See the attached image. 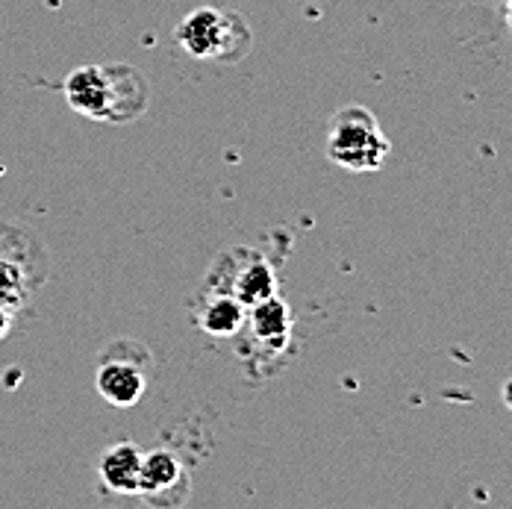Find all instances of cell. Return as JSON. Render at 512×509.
Here are the masks:
<instances>
[{
  "label": "cell",
  "mask_w": 512,
  "mask_h": 509,
  "mask_svg": "<svg viewBox=\"0 0 512 509\" xmlns=\"http://www.w3.org/2000/svg\"><path fill=\"white\" fill-rule=\"evenodd\" d=\"M392 153V142L380 121L365 106H345L327 127V156L348 171H380Z\"/></svg>",
  "instance_id": "1"
},
{
  "label": "cell",
  "mask_w": 512,
  "mask_h": 509,
  "mask_svg": "<svg viewBox=\"0 0 512 509\" xmlns=\"http://www.w3.org/2000/svg\"><path fill=\"white\" fill-rule=\"evenodd\" d=\"M177 45L195 59H215V62H239L251 53V27L239 12L221 9H195L177 24Z\"/></svg>",
  "instance_id": "2"
},
{
  "label": "cell",
  "mask_w": 512,
  "mask_h": 509,
  "mask_svg": "<svg viewBox=\"0 0 512 509\" xmlns=\"http://www.w3.org/2000/svg\"><path fill=\"white\" fill-rule=\"evenodd\" d=\"M139 495L154 507H180L189 498V477L180 457L165 448L145 454Z\"/></svg>",
  "instance_id": "3"
},
{
  "label": "cell",
  "mask_w": 512,
  "mask_h": 509,
  "mask_svg": "<svg viewBox=\"0 0 512 509\" xmlns=\"http://www.w3.org/2000/svg\"><path fill=\"white\" fill-rule=\"evenodd\" d=\"M148 365L151 362H133V359L118 357L115 351H109V357H103L98 377H95L103 401L118 409L136 407L148 389V374H145Z\"/></svg>",
  "instance_id": "4"
},
{
  "label": "cell",
  "mask_w": 512,
  "mask_h": 509,
  "mask_svg": "<svg viewBox=\"0 0 512 509\" xmlns=\"http://www.w3.org/2000/svg\"><path fill=\"white\" fill-rule=\"evenodd\" d=\"M106 80H109V109H106V121L109 124H127L136 121L151 101V89L148 80L139 68L127 65V62H112L103 65Z\"/></svg>",
  "instance_id": "5"
},
{
  "label": "cell",
  "mask_w": 512,
  "mask_h": 509,
  "mask_svg": "<svg viewBox=\"0 0 512 509\" xmlns=\"http://www.w3.org/2000/svg\"><path fill=\"white\" fill-rule=\"evenodd\" d=\"M65 101L74 112L106 121V109H109V80L103 65H80L68 74L65 80Z\"/></svg>",
  "instance_id": "6"
},
{
  "label": "cell",
  "mask_w": 512,
  "mask_h": 509,
  "mask_svg": "<svg viewBox=\"0 0 512 509\" xmlns=\"http://www.w3.org/2000/svg\"><path fill=\"white\" fill-rule=\"evenodd\" d=\"M251 333L256 342H262L265 348H286L292 339V309L283 298L271 295L259 304L248 306V318Z\"/></svg>",
  "instance_id": "7"
},
{
  "label": "cell",
  "mask_w": 512,
  "mask_h": 509,
  "mask_svg": "<svg viewBox=\"0 0 512 509\" xmlns=\"http://www.w3.org/2000/svg\"><path fill=\"white\" fill-rule=\"evenodd\" d=\"M142 451L130 442L112 445L101 457V483L115 495H139V477H142Z\"/></svg>",
  "instance_id": "8"
},
{
  "label": "cell",
  "mask_w": 512,
  "mask_h": 509,
  "mask_svg": "<svg viewBox=\"0 0 512 509\" xmlns=\"http://www.w3.org/2000/svg\"><path fill=\"white\" fill-rule=\"evenodd\" d=\"M245 318H248V306L242 304L239 298H233L230 292H224V289L206 295L201 312H198L201 330L215 336V339L236 336L245 327Z\"/></svg>",
  "instance_id": "9"
},
{
  "label": "cell",
  "mask_w": 512,
  "mask_h": 509,
  "mask_svg": "<svg viewBox=\"0 0 512 509\" xmlns=\"http://www.w3.org/2000/svg\"><path fill=\"white\" fill-rule=\"evenodd\" d=\"M224 292H230L245 306H254L265 298H271V295H277V277L265 259L254 256L251 262H245V268H239V274L233 277V283Z\"/></svg>",
  "instance_id": "10"
},
{
  "label": "cell",
  "mask_w": 512,
  "mask_h": 509,
  "mask_svg": "<svg viewBox=\"0 0 512 509\" xmlns=\"http://www.w3.org/2000/svg\"><path fill=\"white\" fill-rule=\"evenodd\" d=\"M27 295H30V277H27L24 265L0 256V304L18 312L27 304Z\"/></svg>",
  "instance_id": "11"
},
{
  "label": "cell",
  "mask_w": 512,
  "mask_h": 509,
  "mask_svg": "<svg viewBox=\"0 0 512 509\" xmlns=\"http://www.w3.org/2000/svg\"><path fill=\"white\" fill-rule=\"evenodd\" d=\"M15 327V309L0 304V339H6Z\"/></svg>",
  "instance_id": "12"
},
{
  "label": "cell",
  "mask_w": 512,
  "mask_h": 509,
  "mask_svg": "<svg viewBox=\"0 0 512 509\" xmlns=\"http://www.w3.org/2000/svg\"><path fill=\"white\" fill-rule=\"evenodd\" d=\"M504 404H507V409L512 412V377L504 383Z\"/></svg>",
  "instance_id": "13"
},
{
  "label": "cell",
  "mask_w": 512,
  "mask_h": 509,
  "mask_svg": "<svg viewBox=\"0 0 512 509\" xmlns=\"http://www.w3.org/2000/svg\"><path fill=\"white\" fill-rule=\"evenodd\" d=\"M507 27H510L512 33V0H507Z\"/></svg>",
  "instance_id": "14"
}]
</instances>
